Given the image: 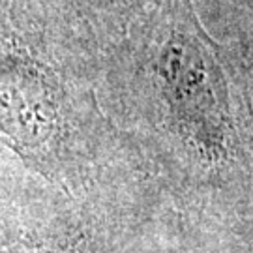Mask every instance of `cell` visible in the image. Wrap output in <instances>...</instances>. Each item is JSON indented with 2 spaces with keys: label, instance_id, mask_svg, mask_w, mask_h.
Wrapping results in <instances>:
<instances>
[{
  "label": "cell",
  "instance_id": "6da1fadb",
  "mask_svg": "<svg viewBox=\"0 0 253 253\" xmlns=\"http://www.w3.org/2000/svg\"><path fill=\"white\" fill-rule=\"evenodd\" d=\"M160 77L191 145L210 165L231 162L240 146V124L229 73L191 9L163 45Z\"/></svg>",
  "mask_w": 253,
  "mask_h": 253
}]
</instances>
